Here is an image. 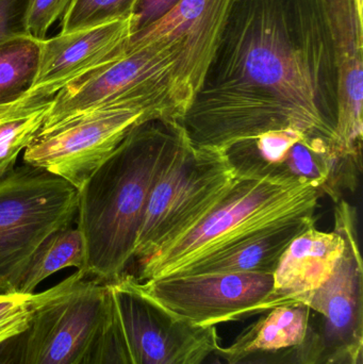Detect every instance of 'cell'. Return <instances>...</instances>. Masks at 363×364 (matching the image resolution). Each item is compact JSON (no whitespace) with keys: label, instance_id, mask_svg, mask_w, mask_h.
Returning a JSON list of instances; mask_svg holds the SVG:
<instances>
[{"label":"cell","instance_id":"1","mask_svg":"<svg viewBox=\"0 0 363 364\" xmlns=\"http://www.w3.org/2000/svg\"><path fill=\"white\" fill-rule=\"evenodd\" d=\"M190 114L215 144L298 129L338 141L336 66L322 0H236Z\"/></svg>","mask_w":363,"mask_h":364},{"label":"cell","instance_id":"2","mask_svg":"<svg viewBox=\"0 0 363 364\" xmlns=\"http://www.w3.org/2000/svg\"><path fill=\"white\" fill-rule=\"evenodd\" d=\"M179 122L134 127L77 191L78 227L85 241V277L111 284L134 260L151 188L180 142Z\"/></svg>","mask_w":363,"mask_h":364},{"label":"cell","instance_id":"3","mask_svg":"<svg viewBox=\"0 0 363 364\" xmlns=\"http://www.w3.org/2000/svg\"><path fill=\"white\" fill-rule=\"evenodd\" d=\"M321 184L238 177L219 205L187 235L140 262L139 282L168 277L185 265L247 241L277 225L315 216Z\"/></svg>","mask_w":363,"mask_h":364},{"label":"cell","instance_id":"4","mask_svg":"<svg viewBox=\"0 0 363 364\" xmlns=\"http://www.w3.org/2000/svg\"><path fill=\"white\" fill-rule=\"evenodd\" d=\"M237 181L226 149L196 146L183 129L174 156L151 188L134 259L141 262L195 228Z\"/></svg>","mask_w":363,"mask_h":364},{"label":"cell","instance_id":"5","mask_svg":"<svg viewBox=\"0 0 363 364\" xmlns=\"http://www.w3.org/2000/svg\"><path fill=\"white\" fill-rule=\"evenodd\" d=\"M192 102L175 60L153 47H136L60 90L40 130L109 105L139 109L153 121L180 122Z\"/></svg>","mask_w":363,"mask_h":364},{"label":"cell","instance_id":"6","mask_svg":"<svg viewBox=\"0 0 363 364\" xmlns=\"http://www.w3.org/2000/svg\"><path fill=\"white\" fill-rule=\"evenodd\" d=\"M77 210L76 188L43 168L26 164L0 182V294H16L36 248Z\"/></svg>","mask_w":363,"mask_h":364},{"label":"cell","instance_id":"7","mask_svg":"<svg viewBox=\"0 0 363 364\" xmlns=\"http://www.w3.org/2000/svg\"><path fill=\"white\" fill-rule=\"evenodd\" d=\"M108 284L77 271L47 290L28 329L25 364H79L112 314Z\"/></svg>","mask_w":363,"mask_h":364},{"label":"cell","instance_id":"8","mask_svg":"<svg viewBox=\"0 0 363 364\" xmlns=\"http://www.w3.org/2000/svg\"><path fill=\"white\" fill-rule=\"evenodd\" d=\"M153 121L144 111L109 105L40 130L23 162L70 182L77 191L136 126Z\"/></svg>","mask_w":363,"mask_h":364},{"label":"cell","instance_id":"9","mask_svg":"<svg viewBox=\"0 0 363 364\" xmlns=\"http://www.w3.org/2000/svg\"><path fill=\"white\" fill-rule=\"evenodd\" d=\"M357 210L340 199L335 227L345 241L342 256L327 282L313 293L310 328L317 343V364L363 348V265L358 240Z\"/></svg>","mask_w":363,"mask_h":364},{"label":"cell","instance_id":"10","mask_svg":"<svg viewBox=\"0 0 363 364\" xmlns=\"http://www.w3.org/2000/svg\"><path fill=\"white\" fill-rule=\"evenodd\" d=\"M108 284L132 364H200L220 346L215 326H195L173 316L143 292L134 276L124 274Z\"/></svg>","mask_w":363,"mask_h":364},{"label":"cell","instance_id":"11","mask_svg":"<svg viewBox=\"0 0 363 364\" xmlns=\"http://www.w3.org/2000/svg\"><path fill=\"white\" fill-rule=\"evenodd\" d=\"M139 284L155 303L195 326L244 320L276 308L273 274L172 276Z\"/></svg>","mask_w":363,"mask_h":364},{"label":"cell","instance_id":"12","mask_svg":"<svg viewBox=\"0 0 363 364\" xmlns=\"http://www.w3.org/2000/svg\"><path fill=\"white\" fill-rule=\"evenodd\" d=\"M236 0H180L168 14L130 38L127 50L153 47L170 55L195 98L221 44Z\"/></svg>","mask_w":363,"mask_h":364},{"label":"cell","instance_id":"13","mask_svg":"<svg viewBox=\"0 0 363 364\" xmlns=\"http://www.w3.org/2000/svg\"><path fill=\"white\" fill-rule=\"evenodd\" d=\"M131 36L129 16L46 38L40 45L36 80L23 98L34 105L51 102L60 90L72 81L126 55Z\"/></svg>","mask_w":363,"mask_h":364},{"label":"cell","instance_id":"14","mask_svg":"<svg viewBox=\"0 0 363 364\" xmlns=\"http://www.w3.org/2000/svg\"><path fill=\"white\" fill-rule=\"evenodd\" d=\"M343 250L345 241L336 230L324 232L315 225L298 235L273 273L272 301L276 307L306 304L332 276Z\"/></svg>","mask_w":363,"mask_h":364},{"label":"cell","instance_id":"15","mask_svg":"<svg viewBox=\"0 0 363 364\" xmlns=\"http://www.w3.org/2000/svg\"><path fill=\"white\" fill-rule=\"evenodd\" d=\"M315 225V216H303L277 225L247 241L194 261L168 277L211 274H273L289 244Z\"/></svg>","mask_w":363,"mask_h":364},{"label":"cell","instance_id":"16","mask_svg":"<svg viewBox=\"0 0 363 364\" xmlns=\"http://www.w3.org/2000/svg\"><path fill=\"white\" fill-rule=\"evenodd\" d=\"M311 310L306 304L279 306L219 350L229 363L257 352H276L302 346L308 335Z\"/></svg>","mask_w":363,"mask_h":364},{"label":"cell","instance_id":"17","mask_svg":"<svg viewBox=\"0 0 363 364\" xmlns=\"http://www.w3.org/2000/svg\"><path fill=\"white\" fill-rule=\"evenodd\" d=\"M85 241L78 228L58 229L40 244L23 269L16 294H32L53 274L66 269H81L85 264Z\"/></svg>","mask_w":363,"mask_h":364},{"label":"cell","instance_id":"18","mask_svg":"<svg viewBox=\"0 0 363 364\" xmlns=\"http://www.w3.org/2000/svg\"><path fill=\"white\" fill-rule=\"evenodd\" d=\"M42 42L23 36L0 44V106L16 102L31 89L40 65Z\"/></svg>","mask_w":363,"mask_h":364},{"label":"cell","instance_id":"19","mask_svg":"<svg viewBox=\"0 0 363 364\" xmlns=\"http://www.w3.org/2000/svg\"><path fill=\"white\" fill-rule=\"evenodd\" d=\"M51 102L33 112L14 117L0 127V182L10 176L19 153L29 146L40 132Z\"/></svg>","mask_w":363,"mask_h":364},{"label":"cell","instance_id":"20","mask_svg":"<svg viewBox=\"0 0 363 364\" xmlns=\"http://www.w3.org/2000/svg\"><path fill=\"white\" fill-rule=\"evenodd\" d=\"M138 0H74L62 18L61 33L91 29L131 16Z\"/></svg>","mask_w":363,"mask_h":364},{"label":"cell","instance_id":"21","mask_svg":"<svg viewBox=\"0 0 363 364\" xmlns=\"http://www.w3.org/2000/svg\"><path fill=\"white\" fill-rule=\"evenodd\" d=\"M47 291L38 294H0V343L29 328Z\"/></svg>","mask_w":363,"mask_h":364},{"label":"cell","instance_id":"22","mask_svg":"<svg viewBox=\"0 0 363 364\" xmlns=\"http://www.w3.org/2000/svg\"><path fill=\"white\" fill-rule=\"evenodd\" d=\"M217 346L200 364H317L318 352L315 338L308 331L302 346L276 352H257L245 355L234 363L226 360Z\"/></svg>","mask_w":363,"mask_h":364},{"label":"cell","instance_id":"23","mask_svg":"<svg viewBox=\"0 0 363 364\" xmlns=\"http://www.w3.org/2000/svg\"><path fill=\"white\" fill-rule=\"evenodd\" d=\"M79 364H132L114 308L108 323Z\"/></svg>","mask_w":363,"mask_h":364},{"label":"cell","instance_id":"24","mask_svg":"<svg viewBox=\"0 0 363 364\" xmlns=\"http://www.w3.org/2000/svg\"><path fill=\"white\" fill-rule=\"evenodd\" d=\"M74 0H31L27 16V32L38 41L46 40L51 26L63 18Z\"/></svg>","mask_w":363,"mask_h":364},{"label":"cell","instance_id":"25","mask_svg":"<svg viewBox=\"0 0 363 364\" xmlns=\"http://www.w3.org/2000/svg\"><path fill=\"white\" fill-rule=\"evenodd\" d=\"M31 0H0V44L17 38L29 36L27 16Z\"/></svg>","mask_w":363,"mask_h":364},{"label":"cell","instance_id":"26","mask_svg":"<svg viewBox=\"0 0 363 364\" xmlns=\"http://www.w3.org/2000/svg\"><path fill=\"white\" fill-rule=\"evenodd\" d=\"M180 0H138L131 14L132 36L168 14Z\"/></svg>","mask_w":363,"mask_h":364},{"label":"cell","instance_id":"27","mask_svg":"<svg viewBox=\"0 0 363 364\" xmlns=\"http://www.w3.org/2000/svg\"><path fill=\"white\" fill-rule=\"evenodd\" d=\"M28 329L0 343V364H25Z\"/></svg>","mask_w":363,"mask_h":364},{"label":"cell","instance_id":"28","mask_svg":"<svg viewBox=\"0 0 363 364\" xmlns=\"http://www.w3.org/2000/svg\"><path fill=\"white\" fill-rule=\"evenodd\" d=\"M356 4H357V8L358 11H359V14L362 16L363 0H356Z\"/></svg>","mask_w":363,"mask_h":364}]
</instances>
